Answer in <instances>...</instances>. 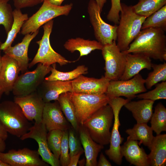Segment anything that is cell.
<instances>
[{"mask_svg": "<svg viewBox=\"0 0 166 166\" xmlns=\"http://www.w3.org/2000/svg\"><path fill=\"white\" fill-rule=\"evenodd\" d=\"M142 54L150 58L163 61L166 60V36L165 31L157 28H149L140 30L128 49L121 52Z\"/></svg>", "mask_w": 166, "mask_h": 166, "instance_id": "obj_1", "label": "cell"}, {"mask_svg": "<svg viewBox=\"0 0 166 166\" xmlns=\"http://www.w3.org/2000/svg\"><path fill=\"white\" fill-rule=\"evenodd\" d=\"M121 10L117 30V45L120 51L126 50L140 32L146 17L139 15L133 10L132 6L121 3Z\"/></svg>", "mask_w": 166, "mask_h": 166, "instance_id": "obj_2", "label": "cell"}, {"mask_svg": "<svg viewBox=\"0 0 166 166\" xmlns=\"http://www.w3.org/2000/svg\"><path fill=\"white\" fill-rule=\"evenodd\" d=\"M113 119V109L108 104L95 112L82 125L94 141L104 146L110 143Z\"/></svg>", "mask_w": 166, "mask_h": 166, "instance_id": "obj_3", "label": "cell"}, {"mask_svg": "<svg viewBox=\"0 0 166 166\" xmlns=\"http://www.w3.org/2000/svg\"><path fill=\"white\" fill-rule=\"evenodd\" d=\"M0 121L7 132L19 138L32 126L19 105L10 101L0 103Z\"/></svg>", "mask_w": 166, "mask_h": 166, "instance_id": "obj_4", "label": "cell"}, {"mask_svg": "<svg viewBox=\"0 0 166 166\" xmlns=\"http://www.w3.org/2000/svg\"><path fill=\"white\" fill-rule=\"evenodd\" d=\"M74 109L79 123L82 125L95 112L108 104L109 98L105 93L93 95L67 93Z\"/></svg>", "mask_w": 166, "mask_h": 166, "instance_id": "obj_5", "label": "cell"}, {"mask_svg": "<svg viewBox=\"0 0 166 166\" xmlns=\"http://www.w3.org/2000/svg\"><path fill=\"white\" fill-rule=\"evenodd\" d=\"M38 10L28 18L24 23L21 33L23 35L30 34L39 30L40 27L53 18L62 15H67L73 4L57 6L50 3L48 0H44Z\"/></svg>", "mask_w": 166, "mask_h": 166, "instance_id": "obj_6", "label": "cell"}, {"mask_svg": "<svg viewBox=\"0 0 166 166\" xmlns=\"http://www.w3.org/2000/svg\"><path fill=\"white\" fill-rule=\"evenodd\" d=\"M53 24V21L52 20L43 25L44 33L43 36L41 40L36 42V43L39 45V48L34 58L29 63V68L38 63L48 66L58 63L61 66H62L75 61L67 60L55 51L52 47L49 38Z\"/></svg>", "mask_w": 166, "mask_h": 166, "instance_id": "obj_7", "label": "cell"}, {"mask_svg": "<svg viewBox=\"0 0 166 166\" xmlns=\"http://www.w3.org/2000/svg\"><path fill=\"white\" fill-rule=\"evenodd\" d=\"M131 100L117 97L109 98L108 103L111 107L114 114V123L110 141L109 148L105 151L109 159L118 165L121 164L123 156L121 152V144L124 138L121 136L119 128L120 126L119 114L122 107Z\"/></svg>", "mask_w": 166, "mask_h": 166, "instance_id": "obj_8", "label": "cell"}, {"mask_svg": "<svg viewBox=\"0 0 166 166\" xmlns=\"http://www.w3.org/2000/svg\"><path fill=\"white\" fill-rule=\"evenodd\" d=\"M52 66L38 63L36 68L31 71H27L18 76L12 92L14 96L29 94L37 90L50 72Z\"/></svg>", "mask_w": 166, "mask_h": 166, "instance_id": "obj_9", "label": "cell"}, {"mask_svg": "<svg viewBox=\"0 0 166 166\" xmlns=\"http://www.w3.org/2000/svg\"><path fill=\"white\" fill-rule=\"evenodd\" d=\"M88 12L97 41L103 45L116 41L117 26L109 24L103 20L101 15V11L95 0H89Z\"/></svg>", "mask_w": 166, "mask_h": 166, "instance_id": "obj_10", "label": "cell"}, {"mask_svg": "<svg viewBox=\"0 0 166 166\" xmlns=\"http://www.w3.org/2000/svg\"><path fill=\"white\" fill-rule=\"evenodd\" d=\"M101 50L105 61L104 76L110 80H119L124 70L125 54L120 51L116 41L103 45Z\"/></svg>", "mask_w": 166, "mask_h": 166, "instance_id": "obj_11", "label": "cell"}, {"mask_svg": "<svg viewBox=\"0 0 166 166\" xmlns=\"http://www.w3.org/2000/svg\"><path fill=\"white\" fill-rule=\"evenodd\" d=\"M145 79L139 73L126 80H110L105 94L109 98L124 96L131 100L147 91Z\"/></svg>", "mask_w": 166, "mask_h": 166, "instance_id": "obj_12", "label": "cell"}, {"mask_svg": "<svg viewBox=\"0 0 166 166\" xmlns=\"http://www.w3.org/2000/svg\"><path fill=\"white\" fill-rule=\"evenodd\" d=\"M47 132L42 121L35 122L29 131L20 138L22 140L28 138L34 140L38 144L37 151L42 160L52 166H59V159L52 153L48 147L47 140Z\"/></svg>", "mask_w": 166, "mask_h": 166, "instance_id": "obj_13", "label": "cell"}, {"mask_svg": "<svg viewBox=\"0 0 166 166\" xmlns=\"http://www.w3.org/2000/svg\"><path fill=\"white\" fill-rule=\"evenodd\" d=\"M0 159L10 166H48L39 157L37 151L24 148L0 152Z\"/></svg>", "mask_w": 166, "mask_h": 166, "instance_id": "obj_14", "label": "cell"}, {"mask_svg": "<svg viewBox=\"0 0 166 166\" xmlns=\"http://www.w3.org/2000/svg\"><path fill=\"white\" fill-rule=\"evenodd\" d=\"M14 101L19 105L29 121L34 120L37 123L42 121L45 103L37 91L25 96H15Z\"/></svg>", "mask_w": 166, "mask_h": 166, "instance_id": "obj_15", "label": "cell"}, {"mask_svg": "<svg viewBox=\"0 0 166 166\" xmlns=\"http://www.w3.org/2000/svg\"><path fill=\"white\" fill-rule=\"evenodd\" d=\"M110 81L103 76L98 79L81 75L72 80V92L93 95L105 94Z\"/></svg>", "mask_w": 166, "mask_h": 166, "instance_id": "obj_16", "label": "cell"}, {"mask_svg": "<svg viewBox=\"0 0 166 166\" xmlns=\"http://www.w3.org/2000/svg\"><path fill=\"white\" fill-rule=\"evenodd\" d=\"M42 121L48 132L57 129L64 131L70 127L57 101L45 103Z\"/></svg>", "mask_w": 166, "mask_h": 166, "instance_id": "obj_17", "label": "cell"}, {"mask_svg": "<svg viewBox=\"0 0 166 166\" xmlns=\"http://www.w3.org/2000/svg\"><path fill=\"white\" fill-rule=\"evenodd\" d=\"M20 71L17 61L5 54L2 56L0 71V88L4 93L8 94L12 91Z\"/></svg>", "mask_w": 166, "mask_h": 166, "instance_id": "obj_18", "label": "cell"}, {"mask_svg": "<svg viewBox=\"0 0 166 166\" xmlns=\"http://www.w3.org/2000/svg\"><path fill=\"white\" fill-rule=\"evenodd\" d=\"M39 30L32 33L25 35L22 41L14 46H10L3 51L17 62L22 74L27 71L29 59L28 56V48L32 40L37 36Z\"/></svg>", "mask_w": 166, "mask_h": 166, "instance_id": "obj_19", "label": "cell"}, {"mask_svg": "<svg viewBox=\"0 0 166 166\" xmlns=\"http://www.w3.org/2000/svg\"><path fill=\"white\" fill-rule=\"evenodd\" d=\"M36 91L45 103L57 101L61 94L72 92V80L47 81L44 80Z\"/></svg>", "mask_w": 166, "mask_h": 166, "instance_id": "obj_20", "label": "cell"}, {"mask_svg": "<svg viewBox=\"0 0 166 166\" xmlns=\"http://www.w3.org/2000/svg\"><path fill=\"white\" fill-rule=\"evenodd\" d=\"M78 133L83 147L86 159V166H97V158L104 146L97 143L90 136L87 130L83 125L80 124Z\"/></svg>", "mask_w": 166, "mask_h": 166, "instance_id": "obj_21", "label": "cell"}, {"mask_svg": "<svg viewBox=\"0 0 166 166\" xmlns=\"http://www.w3.org/2000/svg\"><path fill=\"white\" fill-rule=\"evenodd\" d=\"M125 54L124 70L119 80L129 79L143 69H151L152 63L150 57L140 54L128 53Z\"/></svg>", "mask_w": 166, "mask_h": 166, "instance_id": "obj_22", "label": "cell"}, {"mask_svg": "<svg viewBox=\"0 0 166 166\" xmlns=\"http://www.w3.org/2000/svg\"><path fill=\"white\" fill-rule=\"evenodd\" d=\"M138 142L137 140L127 139L121 146V155L131 164L136 166H149L148 155L143 148L139 147Z\"/></svg>", "mask_w": 166, "mask_h": 166, "instance_id": "obj_23", "label": "cell"}, {"mask_svg": "<svg viewBox=\"0 0 166 166\" xmlns=\"http://www.w3.org/2000/svg\"><path fill=\"white\" fill-rule=\"evenodd\" d=\"M154 101L142 99L137 101H129L124 106L131 112L137 123H147L153 113V106Z\"/></svg>", "mask_w": 166, "mask_h": 166, "instance_id": "obj_24", "label": "cell"}, {"mask_svg": "<svg viewBox=\"0 0 166 166\" xmlns=\"http://www.w3.org/2000/svg\"><path fill=\"white\" fill-rule=\"evenodd\" d=\"M148 155L149 166H165L166 165V134L154 136Z\"/></svg>", "mask_w": 166, "mask_h": 166, "instance_id": "obj_25", "label": "cell"}, {"mask_svg": "<svg viewBox=\"0 0 166 166\" xmlns=\"http://www.w3.org/2000/svg\"><path fill=\"white\" fill-rule=\"evenodd\" d=\"M103 46L97 41L86 40L81 38L69 39L64 45L65 48L71 53L78 51L80 53L79 59L95 50H101Z\"/></svg>", "mask_w": 166, "mask_h": 166, "instance_id": "obj_26", "label": "cell"}, {"mask_svg": "<svg viewBox=\"0 0 166 166\" xmlns=\"http://www.w3.org/2000/svg\"><path fill=\"white\" fill-rule=\"evenodd\" d=\"M125 132L128 135L127 139L138 140L139 145L142 144L149 148L154 137L152 128L147 123H137L132 128L127 129Z\"/></svg>", "mask_w": 166, "mask_h": 166, "instance_id": "obj_27", "label": "cell"}, {"mask_svg": "<svg viewBox=\"0 0 166 166\" xmlns=\"http://www.w3.org/2000/svg\"><path fill=\"white\" fill-rule=\"evenodd\" d=\"M13 22L5 41L0 46V50L3 51L11 46L17 34L20 31L25 22L28 18V15L23 14L21 9H15L13 11Z\"/></svg>", "mask_w": 166, "mask_h": 166, "instance_id": "obj_28", "label": "cell"}, {"mask_svg": "<svg viewBox=\"0 0 166 166\" xmlns=\"http://www.w3.org/2000/svg\"><path fill=\"white\" fill-rule=\"evenodd\" d=\"M52 66L51 73L49 76L45 77V80L46 81H71L81 75L88 73V68L84 65H79L73 70L68 72H62L57 70L56 68V63L52 64Z\"/></svg>", "mask_w": 166, "mask_h": 166, "instance_id": "obj_29", "label": "cell"}, {"mask_svg": "<svg viewBox=\"0 0 166 166\" xmlns=\"http://www.w3.org/2000/svg\"><path fill=\"white\" fill-rule=\"evenodd\" d=\"M67 93L61 94L57 101L66 119L70 123L72 128L77 132L80 124L77 120L73 106Z\"/></svg>", "mask_w": 166, "mask_h": 166, "instance_id": "obj_30", "label": "cell"}, {"mask_svg": "<svg viewBox=\"0 0 166 166\" xmlns=\"http://www.w3.org/2000/svg\"><path fill=\"white\" fill-rule=\"evenodd\" d=\"M166 5V0H139L132 7L136 14L147 18Z\"/></svg>", "mask_w": 166, "mask_h": 166, "instance_id": "obj_31", "label": "cell"}, {"mask_svg": "<svg viewBox=\"0 0 166 166\" xmlns=\"http://www.w3.org/2000/svg\"><path fill=\"white\" fill-rule=\"evenodd\" d=\"M151 119V127L156 135L166 131V108L161 102L156 106Z\"/></svg>", "mask_w": 166, "mask_h": 166, "instance_id": "obj_32", "label": "cell"}, {"mask_svg": "<svg viewBox=\"0 0 166 166\" xmlns=\"http://www.w3.org/2000/svg\"><path fill=\"white\" fill-rule=\"evenodd\" d=\"M149 28L161 29L166 30V5L147 17L141 28L143 30Z\"/></svg>", "mask_w": 166, "mask_h": 166, "instance_id": "obj_33", "label": "cell"}, {"mask_svg": "<svg viewBox=\"0 0 166 166\" xmlns=\"http://www.w3.org/2000/svg\"><path fill=\"white\" fill-rule=\"evenodd\" d=\"M151 68L153 70L148 74L145 79L146 87L150 89L159 82L166 81V63L156 64H152Z\"/></svg>", "mask_w": 166, "mask_h": 166, "instance_id": "obj_34", "label": "cell"}, {"mask_svg": "<svg viewBox=\"0 0 166 166\" xmlns=\"http://www.w3.org/2000/svg\"><path fill=\"white\" fill-rule=\"evenodd\" d=\"M10 0H0V25H2L7 34L13 22L12 9L8 3ZM2 43L0 41V46Z\"/></svg>", "mask_w": 166, "mask_h": 166, "instance_id": "obj_35", "label": "cell"}, {"mask_svg": "<svg viewBox=\"0 0 166 166\" xmlns=\"http://www.w3.org/2000/svg\"><path fill=\"white\" fill-rule=\"evenodd\" d=\"M63 131L60 129H54L48 132L47 135V144L52 153L59 158L61 153V145Z\"/></svg>", "mask_w": 166, "mask_h": 166, "instance_id": "obj_36", "label": "cell"}, {"mask_svg": "<svg viewBox=\"0 0 166 166\" xmlns=\"http://www.w3.org/2000/svg\"><path fill=\"white\" fill-rule=\"evenodd\" d=\"M138 99L151 100L153 101L166 99V81L156 84V88L147 92L136 95Z\"/></svg>", "mask_w": 166, "mask_h": 166, "instance_id": "obj_37", "label": "cell"}, {"mask_svg": "<svg viewBox=\"0 0 166 166\" xmlns=\"http://www.w3.org/2000/svg\"><path fill=\"white\" fill-rule=\"evenodd\" d=\"M77 133L72 126L68 129V144L70 157L80 152H84L79 137H78Z\"/></svg>", "mask_w": 166, "mask_h": 166, "instance_id": "obj_38", "label": "cell"}, {"mask_svg": "<svg viewBox=\"0 0 166 166\" xmlns=\"http://www.w3.org/2000/svg\"><path fill=\"white\" fill-rule=\"evenodd\" d=\"M68 129L63 131L61 145V153L59 158L60 165L68 166L70 157L69 153Z\"/></svg>", "mask_w": 166, "mask_h": 166, "instance_id": "obj_39", "label": "cell"}, {"mask_svg": "<svg viewBox=\"0 0 166 166\" xmlns=\"http://www.w3.org/2000/svg\"><path fill=\"white\" fill-rule=\"evenodd\" d=\"M111 7L107 15V19L115 25L118 24L120 19V12L121 8L120 0H111Z\"/></svg>", "mask_w": 166, "mask_h": 166, "instance_id": "obj_40", "label": "cell"}, {"mask_svg": "<svg viewBox=\"0 0 166 166\" xmlns=\"http://www.w3.org/2000/svg\"><path fill=\"white\" fill-rule=\"evenodd\" d=\"M44 0H13L16 9H20L36 5L43 2Z\"/></svg>", "mask_w": 166, "mask_h": 166, "instance_id": "obj_41", "label": "cell"}, {"mask_svg": "<svg viewBox=\"0 0 166 166\" xmlns=\"http://www.w3.org/2000/svg\"><path fill=\"white\" fill-rule=\"evenodd\" d=\"M98 166H111L112 165L110 162L107 160L103 154L101 152L100 154L99 159L97 162Z\"/></svg>", "mask_w": 166, "mask_h": 166, "instance_id": "obj_42", "label": "cell"}, {"mask_svg": "<svg viewBox=\"0 0 166 166\" xmlns=\"http://www.w3.org/2000/svg\"><path fill=\"white\" fill-rule=\"evenodd\" d=\"M83 152H80L70 157L69 162L68 166H77L80 156Z\"/></svg>", "mask_w": 166, "mask_h": 166, "instance_id": "obj_43", "label": "cell"}, {"mask_svg": "<svg viewBox=\"0 0 166 166\" xmlns=\"http://www.w3.org/2000/svg\"><path fill=\"white\" fill-rule=\"evenodd\" d=\"M7 133L0 121V137L5 140L8 137Z\"/></svg>", "mask_w": 166, "mask_h": 166, "instance_id": "obj_44", "label": "cell"}, {"mask_svg": "<svg viewBox=\"0 0 166 166\" xmlns=\"http://www.w3.org/2000/svg\"><path fill=\"white\" fill-rule=\"evenodd\" d=\"M5 140L0 137V152H3L6 148Z\"/></svg>", "mask_w": 166, "mask_h": 166, "instance_id": "obj_45", "label": "cell"}, {"mask_svg": "<svg viewBox=\"0 0 166 166\" xmlns=\"http://www.w3.org/2000/svg\"><path fill=\"white\" fill-rule=\"evenodd\" d=\"M95 1L101 12L104 5L107 0H95Z\"/></svg>", "mask_w": 166, "mask_h": 166, "instance_id": "obj_46", "label": "cell"}, {"mask_svg": "<svg viewBox=\"0 0 166 166\" xmlns=\"http://www.w3.org/2000/svg\"><path fill=\"white\" fill-rule=\"evenodd\" d=\"M51 4L57 6H60L64 0H48Z\"/></svg>", "mask_w": 166, "mask_h": 166, "instance_id": "obj_47", "label": "cell"}, {"mask_svg": "<svg viewBox=\"0 0 166 166\" xmlns=\"http://www.w3.org/2000/svg\"><path fill=\"white\" fill-rule=\"evenodd\" d=\"M86 163V159L85 158H83L80 160L78 161V164H79V166H84V165H85Z\"/></svg>", "mask_w": 166, "mask_h": 166, "instance_id": "obj_48", "label": "cell"}, {"mask_svg": "<svg viewBox=\"0 0 166 166\" xmlns=\"http://www.w3.org/2000/svg\"><path fill=\"white\" fill-rule=\"evenodd\" d=\"M0 166H10V165L2 161L0 159Z\"/></svg>", "mask_w": 166, "mask_h": 166, "instance_id": "obj_49", "label": "cell"}, {"mask_svg": "<svg viewBox=\"0 0 166 166\" xmlns=\"http://www.w3.org/2000/svg\"><path fill=\"white\" fill-rule=\"evenodd\" d=\"M2 65V56L1 55V52L0 51V71L1 69Z\"/></svg>", "mask_w": 166, "mask_h": 166, "instance_id": "obj_50", "label": "cell"}, {"mask_svg": "<svg viewBox=\"0 0 166 166\" xmlns=\"http://www.w3.org/2000/svg\"><path fill=\"white\" fill-rule=\"evenodd\" d=\"M3 93H4L3 92L1 89L0 88V100L1 98L2 95Z\"/></svg>", "mask_w": 166, "mask_h": 166, "instance_id": "obj_51", "label": "cell"}]
</instances>
